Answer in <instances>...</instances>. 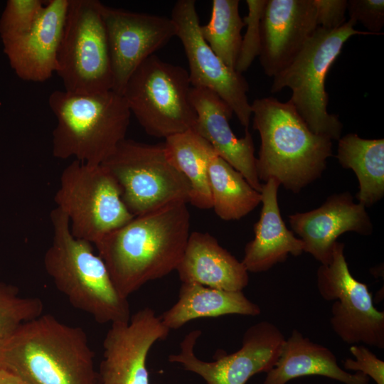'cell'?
<instances>
[{"instance_id": "6da1fadb", "label": "cell", "mask_w": 384, "mask_h": 384, "mask_svg": "<svg viewBox=\"0 0 384 384\" xmlns=\"http://www.w3.org/2000/svg\"><path fill=\"white\" fill-rule=\"evenodd\" d=\"M187 203L176 201L134 216L95 245L119 292L127 298L176 268L190 235Z\"/></svg>"}, {"instance_id": "7a4b0ae2", "label": "cell", "mask_w": 384, "mask_h": 384, "mask_svg": "<svg viewBox=\"0 0 384 384\" xmlns=\"http://www.w3.org/2000/svg\"><path fill=\"white\" fill-rule=\"evenodd\" d=\"M0 368L27 384H99L85 331L50 314L17 331L0 349Z\"/></svg>"}, {"instance_id": "3957f363", "label": "cell", "mask_w": 384, "mask_h": 384, "mask_svg": "<svg viewBox=\"0 0 384 384\" xmlns=\"http://www.w3.org/2000/svg\"><path fill=\"white\" fill-rule=\"evenodd\" d=\"M251 110L253 129L260 137V181L274 178L297 193L321 177L332 155V140L314 133L289 100L256 99Z\"/></svg>"}, {"instance_id": "277c9868", "label": "cell", "mask_w": 384, "mask_h": 384, "mask_svg": "<svg viewBox=\"0 0 384 384\" xmlns=\"http://www.w3.org/2000/svg\"><path fill=\"white\" fill-rule=\"evenodd\" d=\"M52 241L43 265L58 290L70 304L100 324L128 321L127 298L116 289L102 259L92 244L73 235L68 216L58 208L50 214Z\"/></svg>"}, {"instance_id": "5b68a950", "label": "cell", "mask_w": 384, "mask_h": 384, "mask_svg": "<svg viewBox=\"0 0 384 384\" xmlns=\"http://www.w3.org/2000/svg\"><path fill=\"white\" fill-rule=\"evenodd\" d=\"M48 105L57 119L55 158L101 165L125 139L132 114L124 97L112 90L90 95L55 90Z\"/></svg>"}, {"instance_id": "8992f818", "label": "cell", "mask_w": 384, "mask_h": 384, "mask_svg": "<svg viewBox=\"0 0 384 384\" xmlns=\"http://www.w3.org/2000/svg\"><path fill=\"white\" fill-rule=\"evenodd\" d=\"M356 24L348 19L335 30L318 27L294 60L273 78L271 86L272 92L289 88L292 96L289 100L309 129L331 140L340 139L343 124L338 115L327 110V73L351 36L372 35L355 29Z\"/></svg>"}, {"instance_id": "52a82bcc", "label": "cell", "mask_w": 384, "mask_h": 384, "mask_svg": "<svg viewBox=\"0 0 384 384\" xmlns=\"http://www.w3.org/2000/svg\"><path fill=\"white\" fill-rule=\"evenodd\" d=\"M191 87L185 68L154 54L133 73L122 96L147 134L166 139L194 128Z\"/></svg>"}, {"instance_id": "ba28073f", "label": "cell", "mask_w": 384, "mask_h": 384, "mask_svg": "<svg viewBox=\"0 0 384 384\" xmlns=\"http://www.w3.org/2000/svg\"><path fill=\"white\" fill-rule=\"evenodd\" d=\"M101 165L116 180L134 216L173 202L189 203L190 183L167 159L164 142L151 144L125 138Z\"/></svg>"}, {"instance_id": "9c48e42d", "label": "cell", "mask_w": 384, "mask_h": 384, "mask_svg": "<svg viewBox=\"0 0 384 384\" xmlns=\"http://www.w3.org/2000/svg\"><path fill=\"white\" fill-rule=\"evenodd\" d=\"M54 201L68 216L73 235L94 245L134 217L102 165L73 160L62 171Z\"/></svg>"}, {"instance_id": "30bf717a", "label": "cell", "mask_w": 384, "mask_h": 384, "mask_svg": "<svg viewBox=\"0 0 384 384\" xmlns=\"http://www.w3.org/2000/svg\"><path fill=\"white\" fill-rule=\"evenodd\" d=\"M102 4L97 0H69L55 72L66 92L90 95L112 90Z\"/></svg>"}, {"instance_id": "8fae6325", "label": "cell", "mask_w": 384, "mask_h": 384, "mask_svg": "<svg viewBox=\"0 0 384 384\" xmlns=\"http://www.w3.org/2000/svg\"><path fill=\"white\" fill-rule=\"evenodd\" d=\"M316 285L324 299L334 301L331 326L344 343L384 348V312L375 307L368 286L351 274L343 243L336 242L331 261L319 267Z\"/></svg>"}, {"instance_id": "7c38bea8", "label": "cell", "mask_w": 384, "mask_h": 384, "mask_svg": "<svg viewBox=\"0 0 384 384\" xmlns=\"http://www.w3.org/2000/svg\"><path fill=\"white\" fill-rule=\"evenodd\" d=\"M201 334L199 329L187 334L180 343L179 352L170 355L168 360L199 375L207 384H246L253 375L267 373L277 361L285 341L274 324L260 321L245 331L239 350L208 362L199 359L194 353Z\"/></svg>"}, {"instance_id": "4fadbf2b", "label": "cell", "mask_w": 384, "mask_h": 384, "mask_svg": "<svg viewBox=\"0 0 384 384\" xmlns=\"http://www.w3.org/2000/svg\"><path fill=\"white\" fill-rule=\"evenodd\" d=\"M171 18L176 25V37L188 59L192 87L206 88L216 93L248 129L252 110L247 96V82L241 73L227 66L203 38L196 1H177Z\"/></svg>"}, {"instance_id": "5bb4252c", "label": "cell", "mask_w": 384, "mask_h": 384, "mask_svg": "<svg viewBox=\"0 0 384 384\" xmlns=\"http://www.w3.org/2000/svg\"><path fill=\"white\" fill-rule=\"evenodd\" d=\"M113 77L112 90L122 95L136 69L176 36L171 18L133 12L102 4Z\"/></svg>"}, {"instance_id": "9a60e30c", "label": "cell", "mask_w": 384, "mask_h": 384, "mask_svg": "<svg viewBox=\"0 0 384 384\" xmlns=\"http://www.w3.org/2000/svg\"><path fill=\"white\" fill-rule=\"evenodd\" d=\"M169 331L150 307L139 310L128 321L111 324L103 340L99 384H149L148 353Z\"/></svg>"}, {"instance_id": "2e32d148", "label": "cell", "mask_w": 384, "mask_h": 384, "mask_svg": "<svg viewBox=\"0 0 384 384\" xmlns=\"http://www.w3.org/2000/svg\"><path fill=\"white\" fill-rule=\"evenodd\" d=\"M317 28L313 0H267L259 53L264 73L274 78L284 70Z\"/></svg>"}, {"instance_id": "e0dca14e", "label": "cell", "mask_w": 384, "mask_h": 384, "mask_svg": "<svg viewBox=\"0 0 384 384\" xmlns=\"http://www.w3.org/2000/svg\"><path fill=\"white\" fill-rule=\"evenodd\" d=\"M289 222L302 240L304 252L321 265L331 261L334 245L341 234L355 232L369 235L373 229L366 207L355 203L348 191L331 195L316 209L289 215Z\"/></svg>"}, {"instance_id": "ac0fdd59", "label": "cell", "mask_w": 384, "mask_h": 384, "mask_svg": "<svg viewBox=\"0 0 384 384\" xmlns=\"http://www.w3.org/2000/svg\"><path fill=\"white\" fill-rule=\"evenodd\" d=\"M69 0H49L27 32L2 38L4 52L17 76L44 82L57 69V56Z\"/></svg>"}, {"instance_id": "d6986e66", "label": "cell", "mask_w": 384, "mask_h": 384, "mask_svg": "<svg viewBox=\"0 0 384 384\" xmlns=\"http://www.w3.org/2000/svg\"><path fill=\"white\" fill-rule=\"evenodd\" d=\"M191 100L196 112L194 129L214 151L239 171L250 185L260 192L262 183L256 169L254 144L248 129L238 138L230 126V107L214 92L191 87Z\"/></svg>"}, {"instance_id": "ffe728a7", "label": "cell", "mask_w": 384, "mask_h": 384, "mask_svg": "<svg viewBox=\"0 0 384 384\" xmlns=\"http://www.w3.org/2000/svg\"><path fill=\"white\" fill-rule=\"evenodd\" d=\"M279 186L274 178L262 184L260 218L254 225L255 237L245 245L241 261L248 272H266L284 262L289 254L297 257L304 252L302 240L287 228L281 216L277 201Z\"/></svg>"}, {"instance_id": "44dd1931", "label": "cell", "mask_w": 384, "mask_h": 384, "mask_svg": "<svg viewBox=\"0 0 384 384\" xmlns=\"http://www.w3.org/2000/svg\"><path fill=\"white\" fill-rule=\"evenodd\" d=\"M176 271L182 283H195L225 291H242L248 272L208 233L193 232Z\"/></svg>"}, {"instance_id": "7402d4cb", "label": "cell", "mask_w": 384, "mask_h": 384, "mask_svg": "<svg viewBox=\"0 0 384 384\" xmlns=\"http://www.w3.org/2000/svg\"><path fill=\"white\" fill-rule=\"evenodd\" d=\"M321 375L343 384H369L361 372L351 373L341 368L334 353L312 342L297 329L284 341L274 367L267 373L263 384H286L299 377Z\"/></svg>"}, {"instance_id": "603a6c76", "label": "cell", "mask_w": 384, "mask_h": 384, "mask_svg": "<svg viewBox=\"0 0 384 384\" xmlns=\"http://www.w3.org/2000/svg\"><path fill=\"white\" fill-rule=\"evenodd\" d=\"M260 306L242 291H225L195 283H182L177 302L160 315L164 326L176 330L190 321L228 314L257 316Z\"/></svg>"}, {"instance_id": "cb8c5ba5", "label": "cell", "mask_w": 384, "mask_h": 384, "mask_svg": "<svg viewBox=\"0 0 384 384\" xmlns=\"http://www.w3.org/2000/svg\"><path fill=\"white\" fill-rule=\"evenodd\" d=\"M336 158L344 169H352L357 176L358 203L371 206L384 196V139H368L354 133L338 140Z\"/></svg>"}, {"instance_id": "d4e9b609", "label": "cell", "mask_w": 384, "mask_h": 384, "mask_svg": "<svg viewBox=\"0 0 384 384\" xmlns=\"http://www.w3.org/2000/svg\"><path fill=\"white\" fill-rule=\"evenodd\" d=\"M169 161L191 186L189 203L200 209L212 208L208 162L213 149L194 129L170 136L164 142Z\"/></svg>"}, {"instance_id": "484cf974", "label": "cell", "mask_w": 384, "mask_h": 384, "mask_svg": "<svg viewBox=\"0 0 384 384\" xmlns=\"http://www.w3.org/2000/svg\"><path fill=\"white\" fill-rule=\"evenodd\" d=\"M212 208L224 220H240L261 203L260 192L214 150L208 162Z\"/></svg>"}, {"instance_id": "4316f807", "label": "cell", "mask_w": 384, "mask_h": 384, "mask_svg": "<svg viewBox=\"0 0 384 384\" xmlns=\"http://www.w3.org/2000/svg\"><path fill=\"white\" fill-rule=\"evenodd\" d=\"M239 4L238 0H213L210 21L200 26L204 41L227 66L233 69L240 48L241 31L245 26Z\"/></svg>"}, {"instance_id": "83f0119b", "label": "cell", "mask_w": 384, "mask_h": 384, "mask_svg": "<svg viewBox=\"0 0 384 384\" xmlns=\"http://www.w3.org/2000/svg\"><path fill=\"white\" fill-rule=\"evenodd\" d=\"M43 304L35 297H23L17 287L0 282V349L26 322L41 314Z\"/></svg>"}, {"instance_id": "f1b7e54d", "label": "cell", "mask_w": 384, "mask_h": 384, "mask_svg": "<svg viewBox=\"0 0 384 384\" xmlns=\"http://www.w3.org/2000/svg\"><path fill=\"white\" fill-rule=\"evenodd\" d=\"M46 3L41 0H9L0 18L1 38L28 31Z\"/></svg>"}, {"instance_id": "f546056e", "label": "cell", "mask_w": 384, "mask_h": 384, "mask_svg": "<svg viewBox=\"0 0 384 384\" xmlns=\"http://www.w3.org/2000/svg\"><path fill=\"white\" fill-rule=\"evenodd\" d=\"M267 0H247L248 13L243 18L246 31L240 45L235 69L239 73L247 70L260 49V20Z\"/></svg>"}, {"instance_id": "4dcf8cb0", "label": "cell", "mask_w": 384, "mask_h": 384, "mask_svg": "<svg viewBox=\"0 0 384 384\" xmlns=\"http://www.w3.org/2000/svg\"><path fill=\"white\" fill-rule=\"evenodd\" d=\"M349 20L360 22L372 35H381L384 26L383 0H349Z\"/></svg>"}, {"instance_id": "1f68e13d", "label": "cell", "mask_w": 384, "mask_h": 384, "mask_svg": "<svg viewBox=\"0 0 384 384\" xmlns=\"http://www.w3.org/2000/svg\"><path fill=\"white\" fill-rule=\"evenodd\" d=\"M350 352L356 360L346 358L343 362L344 370L361 372L370 378L376 384H384V361L378 358L367 347L352 345Z\"/></svg>"}, {"instance_id": "d6a6232c", "label": "cell", "mask_w": 384, "mask_h": 384, "mask_svg": "<svg viewBox=\"0 0 384 384\" xmlns=\"http://www.w3.org/2000/svg\"><path fill=\"white\" fill-rule=\"evenodd\" d=\"M318 27L335 30L346 21L347 0H313Z\"/></svg>"}, {"instance_id": "836d02e7", "label": "cell", "mask_w": 384, "mask_h": 384, "mask_svg": "<svg viewBox=\"0 0 384 384\" xmlns=\"http://www.w3.org/2000/svg\"><path fill=\"white\" fill-rule=\"evenodd\" d=\"M0 384H27L14 373L0 368Z\"/></svg>"}]
</instances>
